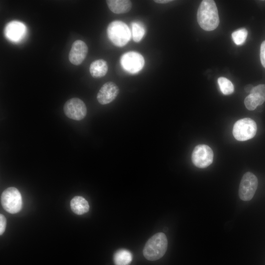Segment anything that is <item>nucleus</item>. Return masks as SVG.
<instances>
[{
	"instance_id": "f257e3e1",
	"label": "nucleus",
	"mask_w": 265,
	"mask_h": 265,
	"mask_svg": "<svg viewBox=\"0 0 265 265\" xmlns=\"http://www.w3.org/2000/svg\"><path fill=\"white\" fill-rule=\"evenodd\" d=\"M197 20L200 26L206 31L213 30L218 26L219 18L214 0L202 1L197 11Z\"/></svg>"
},
{
	"instance_id": "f03ea898",
	"label": "nucleus",
	"mask_w": 265,
	"mask_h": 265,
	"mask_svg": "<svg viewBox=\"0 0 265 265\" xmlns=\"http://www.w3.org/2000/svg\"><path fill=\"white\" fill-rule=\"evenodd\" d=\"M168 245L167 239L164 234H155L146 243L143 250L145 258L149 261L161 258L165 253Z\"/></svg>"
},
{
	"instance_id": "7ed1b4c3",
	"label": "nucleus",
	"mask_w": 265,
	"mask_h": 265,
	"mask_svg": "<svg viewBox=\"0 0 265 265\" xmlns=\"http://www.w3.org/2000/svg\"><path fill=\"white\" fill-rule=\"evenodd\" d=\"M107 34L109 39L116 46H125L131 38V31L128 26L121 21L111 22L107 27Z\"/></svg>"
},
{
	"instance_id": "20e7f679",
	"label": "nucleus",
	"mask_w": 265,
	"mask_h": 265,
	"mask_svg": "<svg viewBox=\"0 0 265 265\" xmlns=\"http://www.w3.org/2000/svg\"><path fill=\"white\" fill-rule=\"evenodd\" d=\"M0 201L3 209L10 213L18 212L22 207V195L19 190L14 187H8L2 192Z\"/></svg>"
},
{
	"instance_id": "39448f33",
	"label": "nucleus",
	"mask_w": 265,
	"mask_h": 265,
	"mask_svg": "<svg viewBox=\"0 0 265 265\" xmlns=\"http://www.w3.org/2000/svg\"><path fill=\"white\" fill-rule=\"evenodd\" d=\"M257 130L256 122L251 118H244L238 120L235 123L233 134L237 140L245 141L253 138Z\"/></svg>"
},
{
	"instance_id": "423d86ee",
	"label": "nucleus",
	"mask_w": 265,
	"mask_h": 265,
	"mask_svg": "<svg viewBox=\"0 0 265 265\" xmlns=\"http://www.w3.org/2000/svg\"><path fill=\"white\" fill-rule=\"evenodd\" d=\"M258 185L257 177L250 172L245 173L241 178L239 186V198L245 201L251 200L255 193Z\"/></svg>"
},
{
	"instance_id": "0eeeda50",
	"label": "nucleus",
	"mask_w": 265,
	"mask_h": 265,
	"mask_svg": "<svg viewBox=\"0 0 265 265\" xmlns=\"http://www.w3.org/2000/svg\"><path fill=\"white\" fill-rule=\"evenodd\" d=\"M120 63L125 71L133 74L139 72L143 68L145 61L140 53L131 51L122 55Z\"/></svg>"
},
{
	"instance_id": "6e6552de",
	"label": "nucleus",
	"mask_w": 265,
	"mask_h": 265,
	"mask_svg": "<svg viewBox=\"0 0 265 265\" xmlns=\"http://www.w3.org/2000/svg\"><path fill=\"white\" fill-rule=\"evenodd\" d=\"M213 153L212 149L206 144L197 145L193 150L191 160L195 166L204 168L212 164Z\"/></svg>"
},
{
	"instance_id": "1a4fd4ad",
	"label": "nucleus",
	"mask_w": 265,
	"mask_h": 265,
	"mask_svg": "<svg viewBox=\"0 0 265 265\" xmlns=\"http://www.w3.org/2000/svg\"><path fill=\"white\" fill-rule=\"evenodd\" d=\"M63 110L67 117L78 121L83 119L87 113L85 104L78 98L68 100L64 105Z\"/></svg>"
},
{
	"instance_id": "9d476101",
	"label": "nucleus",
	"mask_w": 265,
	"mask_h": 265,
	"mask_svg": "<svg viewBox=\"0 0 265 265\" xmlns=\"http://www.w3.org/2000/svg\"><path fill=\"white\" fill-rule=\"evenodd\" d=\"M265 101V84H259L253 88L249 95L245 99V107L249 110H253Z\"/></svg>"
},
{
	"instance_id": "9b49d317",
	"label": "nucleus",
	"mask_w": 265,
	"mask_h": 265,
	"mask_svg": "<svg viewBox=\"0 0 265 265\" xmlns=\"http://www.w3.org/2000/svg\"><path fill=\"white\" fill-rule=\"evenodd\" d=\"M119 92L118 86L113 82L108 81L103 85L97 95V99L101 105H106L112 102Z\"/></svg>"
},
{
	"instance_id": "f8f14e48",
	"label": "nucleus",
	"mask_w": 265,
	"mask_h": 265,
	"mask_svg": "<svg viewBox=\"0 0 265 265\" xmlns=\"http://www.w3.org/2000/svg\"><path fill=\"white\" fill-rule=\"evenodd\" d=\"M88 53V47L82 40L75 41L72 44L69 53L70 62L75 65L80 64L85 59Z\"/></svg>"
},
{
	"instance_id": "ddd939ff",
	"label": "nucleus",
	"mask_w": 265,
	"mask_h": 265,
	"mask_svg": "<svg viewBox=\"0 0 265 265\" xmlns=\"http://www.w3.org/2000/svg\"><path fill=\"white\" fill-rule=\"evenodd\" d=\"M26 33L25 25L19 21H11L6 25L4 28L6 37L13 42L21 40L25 36Z\"/></svg>"
},
{
	"instance_id": "4468645a",
	"label": "nucleus",
	"mask_w": 265,
	"mask_h": 265,
	"mask_svg": "<svg viewBox=\"0 0 265 265\" xmlns=\"http://www.w3.org/2000/svg\"><path fill=\"white\" fill-rule=\"evenodd\" d=\"M106 2L110 11L115 14L126 13L132 6L131 1L128 0H107Z\"/></svg>"
},
{
	"instance_id": "2eb2a0df",
	"label": "nucleus",
	"mask_w": 265,
	"mask_h": 265,
	"mask_svg": "<svg viewBox=\"0 0 265 265\" xmlns=\"http://www.w3.org/2000/svg\"><path fill=\"white\" fill-rule=\"evenodd\" d=\"M108 71L106 62L102 59L93 61L89 67V72L94 78H100L105 76Z\"/></svg>"
},
{
	"instance_id": "dca6fc26",
	"label": "nucleus",
	"mask_w": 265,
	"mask_h": 265,
	"mask_svg": "<svg viewBox=\"0 0 265 265\" xmlns=\"http://www.w3.org/2000/svg\"><path fill=\"white\" fill-rule=\"evenodd\" d=\"M72 211L78 215L83 214L89 210L88 202L83 197L80 196L74 197L70 202Z\"/></svg>"
},
{
	"instance_id": "f3484780",
	"label": "nucleus",
	"mask_w": 265,
	"mask_h": 265,
	"mask_svg": "<svg viewBox=\"0 0 265 265\" xmlns=\"http://www.w3.org/2000/svg\"><path fill=\"white\" fill-rule=\"evenodd\" d=\"M132 260V255L129 251L125 249L117 250L113 255V261L115 265H130Z\"/></svg>"
},
{
	"instance_id": "a211bd4d",
	"label": "nucleus",
	"mask_w": 265,
	"mask_h": 265,
	"mask_svg": "<svg viewBox=\"0 0 265 265\" xmlns=\"http://www.w3.org/2000/svg\"><path fill=\"white\" fill-rule=\"evenodd\" d=\"M132 39L134 42H139L145 34L144 26L139 22H132Z\"/></svg>"
},
{
	"instance_id": "6ab92c4d",
	"label": "nucleus",
	"mask_w": 265,
	"mask_h": 265,
	"mask_svg": "<svg viewBox=\"0 0 265 265\" xmlns=\"http://www.w3.org/2000/svg\"><path fill=\"white\" fill-rule=\"evenodd\" d=\"M218 83L221 92L226 95L231 94L234 91V87L231 81L225 77L218 79Z\"/></svg>"
},
{
	"instance_id": "aec40b11",
	"label": "nucleus",
	"mask_w": 265,
	"mask_h": 265,
	"mask_svg": "<svg viewBox=\"0 0 265 265\" xmlns=\"http://www.w3.org/2000/svg\"><path fill=\"white\" fill-rule=\"evenodd\" d=\"M247 35V30L242 28L233 32L232 34V38L235 44L237 45H241L245 42Z\"/></svg>"
},
{
	"instance_id": "412c9836",
	"label": "nucleus",
	"mask_w": 265,
	"mask_h": 265,
	"mask_svg": "<svg viewBox=\"0 0 265 265\" xmlns=\"http://www.w3.org/2000/svg\"><path fill=\"white\" fill-rule=\"evenodd\" d=\"M260 55L261 63L263 66L265 68V41L261 44Z\"/></svg>"
},
{
	"instance_id": "4be33fe9",
	"label": "nucleus",
	"mask_w": 265,
	"mask_h": 265,
	"mask_svg": "<svg viewBox=\"0 0 265 265\" xmlns=\"http://www.w3.org/2000/svg\"><path fill=\"white\" fill-rule=\"evenodd\" d=\"M6 225V220L4 216L0 214V235H1L5 230Z\"/></svg>"
},
{
	"instance_id": "5701e85b",
	"label": "nucleus",
	"mask_w": 265,
	"mask_h": 265,
	"mask_svg": "<svg viewBox=\"0 0 265 265\" xmlns=\"http://www.w3.org/2000/svg\"><path fill=\"white\" fill-rule=\"evenodd\" d=\"M253 88L254 87L252 85L248 84L245 86L244 90L246 92L250 93Z\"/></svg>"
},
{
	"instance_id": "b1692460",
	"label": "nucleus",
	"mask_w": 265,
	"mask_h": 265,
	"mask_svg": "<svg viewBox=\"0 0 265 265\" xmlns=\"http://www.w3.org/2000/svg\"><path fill=\"white\" fill-rule=\"evenodd\" d=\"M172 0H154V1L156 3H162V4H164V3H168V2H170L171 1H172Z\"/></svg>"
}]
</instances>
